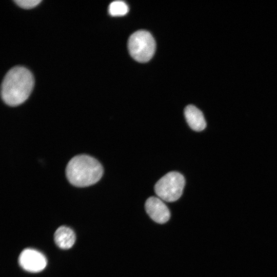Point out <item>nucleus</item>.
I'll list each match as a JSON object with an SVG mask.
<instances>
[{
    "label": "nucleus",
    "mask_w": 277,
    "mask_h": 277,
    "mask_svg": "<svg viewBox=\"0 0 277 277\" xmlns=\"http://www.w3.org/2000/svg\"><path fill=\"white\" fill-rule=\"evenodd\" d=\"M16 4L24 9H30L37 5L41 1L40 0H16L14 1Z\"/></svg>",
    "instance_id": "10"
},
{
    "label": "nucleus",
    "mask_w": 277,
    "mask_h": 277,
    "mask_svg": "<svg viewBox=\"0 0 277 277\" xmlns=\"http://www.w3.org/2000/svg\"><path fill=\"white\" fill-rule=\"evenodd\" d=\"M184 115L189 127L195 131H201L206 127V122L202 112L192 105L187 106Z\"/></svg>",
    "instance_id": "7"
},
{
    "label": "nucleus",
    "mask_w": 277,
    "mask_h": 277,
    "mask_svg": "<svg viewBox=\"0 0 277 277\" xmlns=\"http://www.w3.org/2000/svg\"><path fill=\"white\" fill-rule=\"evenodd\" d=\"M128 48L130 54L135 60L145 63L153 56L155 50V42L149 32L138 30L129 37Z\"/></svg>",
    "instance_id": "4"
},
{
    "label": "nucleus",
    "mask_w": 277,
    "mask_h": 277,
    "mask_svg": "<svg viewBox=\"0 0 277 277\" xmlns=\"http://www.w3.org/2000/svg\"><path fill=\"white\" fill-rule=\"evenodd\" d=\"M185 184L184 176L176 171H171L162 176L155 184L154 191L163 201L172 202L182 195Z\"/></svg>",
    "instance_id": "3"
},
{
    "label": "nucleus",
    "mask_w": 277,
    "mask_h": 277,
    "mask_svg": "<svg viewBox=\"0 0 277 277\" xmlns=\"http://www.w3.org/2000/svg\"><path fill=\"white\" fill-rule=\"evenodd\" d=\"M108 10L112 16H122L128 12V7L124 2L116 1L110 4Z\"/></svg>",
    "instance_id": "9"
},
{
    "label": "nucleus",
    "mask_w": 277,
    "mask_h": 277,
    "mask_svg": "<svg viewBox=\"0 0 277 277\" xmlns=\"http://www.w3.org/2000/svg\"><path fill=\"white\" fill-rule=\"evenodd\" d=\"M54 239L57 246L63 249H68L73 245L76 238L74 231L71 228L62 226L55 231Z\"/></svg>",
    "instance_id": "8"
},
{
    "label": "nucleus",
    "mask_w": 277,
    "mask_h": 277,
    "mask_svg": "<svg viewBox=\"0 0 277 277\" xmlns=\"http://www.w3.org/2000/svg\"><path fill=\"white\" fill-rule=\"evenodd\" d=\"M146 211L150 217L159 224H164L170 219V211L162 200L156 196H151L145 204Z\"/></svg>",
    "instance_id": "6"
},
{
    "label": "nucleus",
    "mask_w": 277,
    "mask_h": 277,
    "mask_svg": "<svg viewBox=\"0 0 277 277\" xmlns=\"http://www.w3.org/2000/svg\"><path fill=\"white\" fill-rule=\"evenodd\" d=\"M103 174L101 164L86 154L72 157L67 164L66 174L68 181L77 187H85L97 183Z\"/></svg>",
    "instance_id": "2"
},
{
    "label": "nucleus",
    "mask_w": 277,
    "mask_h": 277,
    "mask_svg": "<svg viewBox=\"0 0 277 277\" xmlns=\"http://www.w3.org/2000/svg\"><path fill=\"white\" fill-rule=\"evenodd\" d=\"M34 78L27 68L16 66L5 76L1 86V96L4 102L11 106L24 102L32 92Z\"/></svg>",
    "instance_id": "1"
},
{
    "label": "nucleus",
    "mask_w": 277,
    "mask_h": 277,
    "mask_svg": "<svg viewBox=\"0 0 277 277\" xmlns=\"http://www.w3.org/2000/svg\"><path fill=\"white\" fill-rule=\"evenodd\" d=\"M18 263L24 270L31 272H38L45 268L47 260L44 255L39 251L27 248L21 253Z\"/></svg>",
    "instance_id": "5"
}]
</instances>
